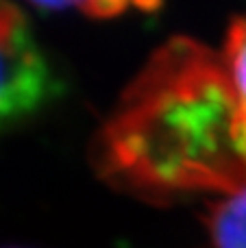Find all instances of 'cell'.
Listing matches in <instances>:
<instances>
[{"mask_svg":"<svg viewBox=\"0 0 246 248\" xmlns=\"http://www.w3.org/2000/svg\"><path fill=\"white\" fill-rule=\"evenodd\" d=\"M100 174L153 202L246 185L240 109L222 57L168 42L124 90L94 146Z\"/></svg>","mask_w":246,"mask_h":248,"instance_id":"6da1fadb","label":"cell"},{"mask_svg":"<svg viewBox=\"0 0 246 248\" xmlns=\"http://www.w3.org/2000/svg\"><path fill=\"white\" fill-rule=\"evenodd\" d=\"M55 94V77L26 17L0 2V133L31 118Z\"/></svg>","mask_w":246,"mask_h":248,"instance_id":"7a4b0ae2","label":"cell"},{"mask_svg":"<svg viewBox=\"0 0 246 248\" xmlns=\"http://www.w3.org/2000/svg\"><path fill=\"white\" fill-rule=\"evenodd\" d=\"M207 224L214 248H246V185L212 207Z\"/></svg>","mask_w":246,"mask_h":248,"instance_id":"3957f363","label":"cell"},{"mask_svg":"<svg viewBox=\"0 0 246 248\" xmlns=\"http://www.w3.org/2000/svg\"><path fill=\"white\" fill-rule=\"evenodd\" d=\"M222 63H225L229 81L235 92V98H238L240 131H242V146L246 155V16L231 22L229 33H227Z\"/></svg>","mask_w":246,"mask_h":248,"instance_id":"277c9868","label":"cell"},{"mask_svg":"<svg viewBox=\"0 0 246 248\" xmlns=\"http://www.w3.org/2000/svg\"><path fill=\"white\" fill-rule=\"evenodd\" d=\"M70 9L83 11L90 17H118L120 13H124L129 9V4L124 2H90V4H68Z\"/></svg>","mask_w":246,"mask_h":248,"instance_id":"5b68a950","label":"cell"}]
</instances>
